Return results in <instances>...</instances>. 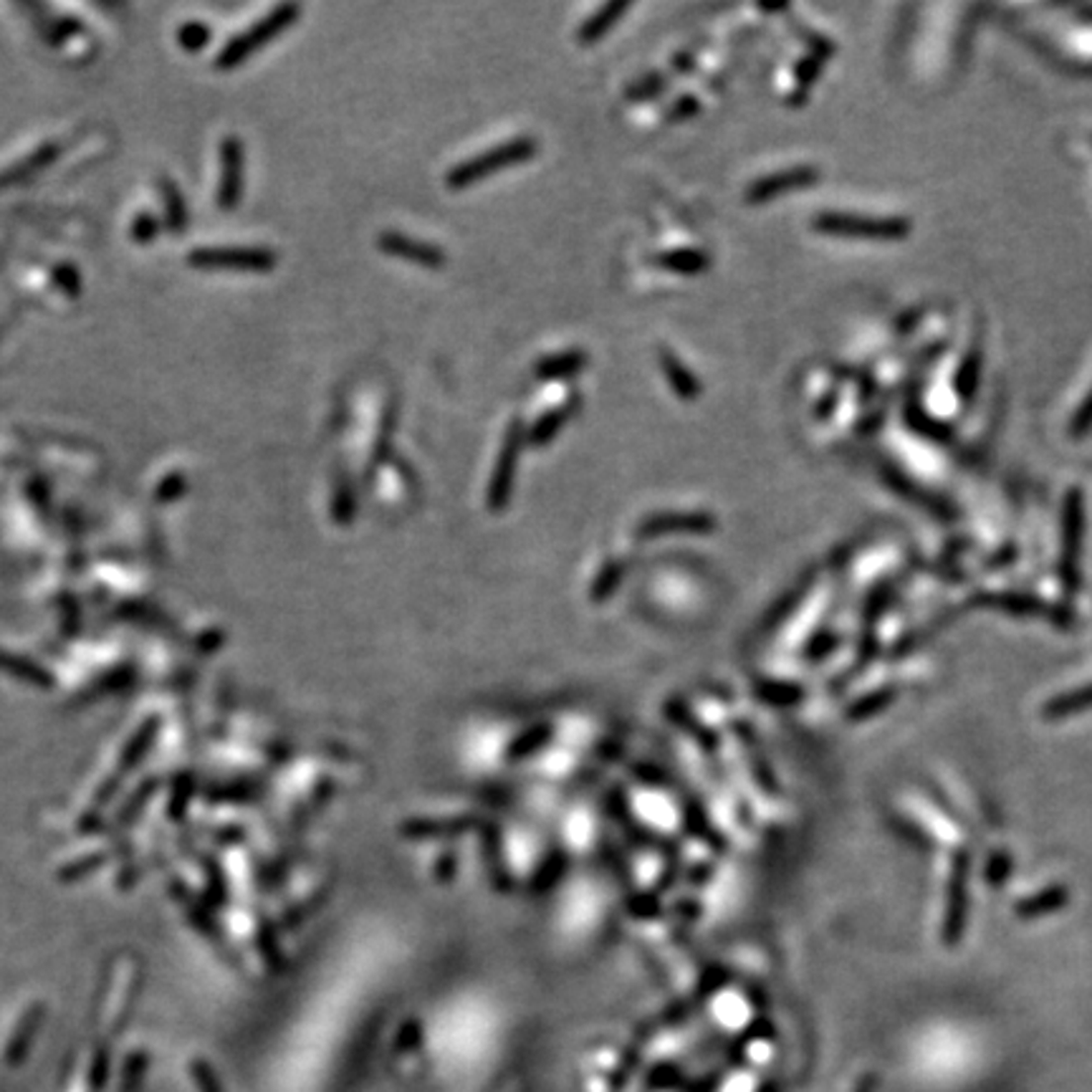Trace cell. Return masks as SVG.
<instances>
[{"instance_id": "obj_1", "label": "cell", "mask_w": 1092, "mask_h": 1092, "mask_svg": "<svg viewBox=\"0 0 1092 1092\" xmlns=\"http://www.w3.org/2000/svg\"><path fill=\"white\" fill-rule=\"evenodd\" d=\"M539 152V142L532 134H519V137H511L506 142L496 144L491 149H483L478 155L468 157V160L458 162L456 167H451L446 175V185L451 190H465L470 185L480 183V180L491 178L496 172L509 170V167L521 165V162H529Z\"/></svg>"}, {"instance_id": "obj_2", "label": "cell", "mask_w": 1092, "mask_h": 1092, "mask_svg": "<svg viewBox=\"0 0 1092 1092\" xmlns=\"http://www.w3.org/2000/svg\"><path fill=\"white\" fill-rule=\"evenodd\" d=\"M298 13H301V6H298V3H281V6L274 8V11L266 13L264 18H258L251 29H246L243 34H235L233 39L225 43L223 51L217 53L215 58V69L228 71V69H235V66H240V63L246 61L248 56H253L258 48H264L266 43H271V41L276 39V36L284 34L287 29H292V26L298 21Z\"/></svg>"}, {"instance_id": "obj_3", "label": "cell", "mask_w": 1092, "mask_h": 1092, "mask_svg": "<svg viewBox=\"0 0 1092 1092\" xmlns=\"http://www.w3.org/2000/svg\"><path fill=\"white\" fill-rule=\"evenodd\" d=\"M814 230L824 235H840V238H873V240H898L913 230L905 217H876L860 215V212H819L814 217Z\"/></svg>"}, {"instance_id": "obj_4", "label": "cell", "mask_w": 1092, "mask_h": 1092, "mask_svg": "<svg viewBox=\"0 0 1092 1092\" xmlns=\"http://www.w3.org/2000/svg\"><path fill=\"white\" fill-rule=\"evenodd\" d=\"M524 448H527V425H524V420L514 418L504 433L501 451H498L496 465H493L491 483H488V509L491 511H504L509 506Z\"/></svg>"}, {"instance_id": "obj_5", "label": "cell", "mask_w": 1092, "mask_h": 1092, "mask_svg": "<svg viewBox=\"0 0 1092 1092\" xmlns=\"http://www.w3.org/2000/svg\"><path fill=\"white\" fill-rule=\"evenodd\" d=\"M190 264L195 269L269 274L279 264V256L271 248H201L190 253Z\"/></svg>"}, {"instance_id": "obj_6", "label": "cell", "mask_w": 1092, "mask_h": 1092, "mask_svg": "<svg viewBox=\"0 0 1092 1092\" xmlns=\"http://www.w3.org/2000/svg\"><path fill=\"white\" fill-rule=\"evenodd\" d=\"M246 183V147L238 137H225L220 142V183H217V208L233 210L243 198Z\"/></svg>"}, {"instance_id": "obj_7", "label": "cell", "mask_w": 1092, "mask_h": 1092, "mask_svg": "<svg viewBox=\"0 0 1092 1092\" xmlns=\"http://www.w3.org/2000/svg\"><path fill=\"white\" fill-rule=\"evenodd\" d=\"M378 248L387 256L402 258V261H410L415 266H423V269H443L448 261L446 251L438 248L435 243L423 238H415L410 233H402V230H384L378 235Z\"/></svg>"}, {"instance_id": "obj_8", "label": "cell", "mask_w": 1092, "mask_h": 1092, "mask_svg": "<svg viewBox=\"0 0 1092 1092\" xmlns=\"http://www.w3.org/2000/svg\"><path fill=\"white\" fill-rule=\"evenodd\" d=\"M1082 527H1085V511H1082V493L1069 491L1064 498L1062 511V556H1059V572L1064 584L1077 582V559H1080Z\"/></svg>"}, {"instance_id": "obj_9", "label": "cell", "mask_w": 1092, "mask_h": 1092, "mask_svg": "<svg viewBox=\"0 0 1092 1092\" xmlns=\"http://www.w3.org/2000/svg\"><path fill=\"white\" fill-rule=\"evenodd\" d=\"M819 183V170L817 167H790V170H779L772 175H764L756 183H751V188L746 190V201L759 206V203H767L772 198H779L784 193H795V190L812 188Z\"/></svg>"}, {"instance_id": "obj_10", "label": "cell", "mask_w": 1092, "mask_h": 1092, "mask_svg": "<svg viewBox=\"0 0 1092 1092\" xmlns=\"http://www.w3.org/2000/svg\"><path fill=\"white\" fill-rule=\"evenodd\" d=\"M582 402H584L582 395H579V392H572V395L564 397V400H561L556 407H549L546 412H542V415H539V418L534 420L532 425H529L527 446H532V448L549 446L556 435L564 430V425L569 423L572 418H577L579 410H582Z\"/></svg>"}, {"instance_id": "obj_11", "label": "cell", "mask_w": 1092, "mask_h": 1092, "mask_svg": "<svg viewBox=\"0 0 1092 1092\" xmlns=\"http://www.w3.org/2000/svg\"><path fill=\"white\" fill-rule=\"evenodd\" d=\"M589 365V355L584 349H561L554 355L539 357L534 365V378L539 382H556V379H572Z\"/></svg>"}, {"instance_id": "obj_12", "label": "cell", "mask_w": 1092, "mask_h": 1092, "mask_svg": "<svg viewBox=\"0 0 1092 1092\" xmlns=\"http://www.w3.org/2000/svg\"><path fill=\"white\" fill-rule=\"evenodd\" d=\"M714 516L709 514H683V511H668V514H655L642 521V537H658V534H678V532H711L714 529Z\"/></svg>"}, {"instance_id": "obj_13", "label": "cell", "mask_w": 1092, "mask_h": 1092, "mask_svg": "<svg viewBox=\"0 0 1092 1092\" xmlns=\"http://www.w3.org/2000/svg\"><path fill=\"white\" fill-rule=\"evenodd\" d=\"M658 362H660V370H663L665 379H668L670 389H673L675 395L681 397V400H696V397H701V392H704V384H701V379L696 378V373H693L691 367L683 365L681 360H678V355H673L670 349H660L658 352Z\"/></svg>"}, {"instance_id": "obj_14", "label": "cell", "mask_w": 1092, "mask_h": 1092, "mask_svg": "<svg viewBox=\"0 0 1092 1092\" xmlns=\"http://www.w3.org/2000/svg\"><path fill=\"white\" fill-rule=\"evenodd\" d=\"M630 11V0H613V3H605V6L597 8L592 16L584 21L577 29V41L582 46H592L602 36H607L610 31L618 26L620 18Z\"/></svg>"}, {"instance_id": "obj_15", "label": "cell", "mask_w": 1092, "mask_h": 1092, "mask_svg": "<svg viewBox=\"0 0 1092 1092\" xmlns=\"http://www.w3.org/2000/svg\"><path fill=\"white\" fill-rule=\"evenodd\" d=\"M652 266L670 271V274L698 276L709 269L711 258L698 248H675V251H663L658 256H652Z\"/></svg>"}, {"instance_id": "obj_16", "label": "cell", "mask_w": 1092, "mask_h": 1092, "mask_svg": "<svg viewBox=\"0 0 1092 1092\" xmlns=\"http://www.w3.org/2000/svg\"><path fill=\"white\" fill-rule=\"evenodd\" d=\"M905 425H908L913 433L923 435V438H928V441L933 443H941V446L954 441V428H951L949 423H944V420L928 415L918 402H910V405L905 407Z\"/></svg>"}, {"instance_id": "obj_17", "label": "cell", "mask_w": 1092, "mask_h": 1092, "mask_svg": "<svg viewBox=\"0 0 1092 1092\" xmlns=\"http://www.w3.org/2000/svg\"><path fill=\"white\" fill-rule=\"evenodd\" d=\"M882 478H885L887 486L895 488L900 496L913 498V501H921V504H926V509H933V511H938V514L951 516V509H946V504L941 501V498H936V496H931V493L921 491V488H918V483H913V480L905 478V475L900 473L898 468H892V465H882Z\"/></svg>"}, {"instance_id": "obj_18", "label": "cell", "mask_w": 1092, "mask_h": 1092, "mask_svg": "<svg viewBox=\"0 0 1092 1092\" xmlns=\"http://www.w3.org/2000/svg\"><path fill=\"white\" fill-rule=\"evenodd\" d=\"M978 379H981V352H978V349H971V352L964 357V362L959 365V370H956L954 389H956V395H959V400L964 402L973 400V395H976V389H978Z\"/></svg>"}, {"instance_id": "obj_19", "label": "cell", "mask_w": 1092, "mask_h": 1092, "mask_svg": "<svg viewBox=\"0 0 1092 1092\" xmlns=\"http://www.w3.org/2000/svg\"><path fill=\"white\" fill-rule=\"evenodd\" d=\"M668 84L670 76L665 71H650V74H642L640 79H635L625 89V99H630V102H650V99L660 97L668 89Z\"/></svg>"}, {"instance_id": "obj_20", "label": "cell", "mask_w": 1092, "mask_h": 1092, "mask_svg": "<svg viewBox=\"0 0 1092 1092\" xmlns=\"http://www.w3.org/2000/svg\"><path fill=\"white\" fill-rule=\"evenodd\" d=\"M352 514H355V488H352L347 470H339L337 486H334V519L347 524Z\"/></svg>"}, {"instance_id": "obj_21", "label": "cell", "mask_w": 1092, "mask_h": 1092, "mask_svg": "<svg viewBox=\"0 0 1092 1092\" xmlns=\"http://www.w3.org/2000/svg\"><path fill=\"white\" fill-rule=\"evenodd\" d=\"M392 433H395V407H389V410L384 412L382 428H379L378 441H375V448H373V461H370L373 470L378 468V465H382L389 458V453H392Z\"/></svg>"}, {"instance_id": "obj_22", "label": "cell", "mask_w": 1092, "mask_h": 1092, "mask_svg": "<svg viewBox=\"0 0 1092 1092\" xmlns=\"http://www.w3.org/2000/svg\"><path fill=\"white\" fill-rule=\"evenodd\" d=\"M1087 433H1092V389L1085 395V400L1080 402L1072 420H1069V438L1080 441Z\"/></svg>"}, {"instance_id": "obj_23", "label": "cell", "mask_w": 1092, "mask_h": 1092, "mask_svg": "<svg viewBox=\"0 0 1092 1092\" xmlns=\"http://www.w3.org/2000/svg\"><path fill=\"white\" fill-rule=\"evenodd\" d=\"M824 58H827V56H822V53L809 51V56L801 58V63L797 66V81H799V86L804 89V92L814 84V79H817L819 71H822Z\"/></svg>"}, {"instance_id": "obj_24", "label": "cell", "mask_w": 1092, "mask_h": 1092, "mask_svg": "<svg viewBox=\"0 0 1092 1092\" xmlns=\"http://www.w3.org/2000/svg\"><path fill=\"white\" fill-rule=\"evenodd\" d=\"M180 43H183L188 51H198V48H206L210 43V29L203 24H188L180 29Z\"/></svg>"}, {"instance_id": "obj_25", "label": "cell", "mask_w": 1092, "mask_h": 1092, "mask_svg": "<svg viewBox=\"0 0 1092 1092\" xmlns=\"http://www.w3.org/2000/svg\"><path fill=\"white\" fill-rule=\"evenodd\" d=\"M698 109H701V102H698V97H693V94H683V97L675 99L673 107L665 112V120H670V122L688 120V117L698 115Z\"/></svg>"}, {"instance_id": "obj_26", "label": "cell", "mask_w": 1092, "mask_h": 1092, "mask_svg": "<svg viewBox=\"0 0 1092 1092\" xmlns=\"http://www.w3.org/2000/svg\"><path fill=\"white\" fill-rule=\"evenodd\" d=\"M167 210H170V223H172V228H175V230L185 228V220H188V212H185L183 195H180L178 190L172 188V185H167Z\"/></svg>"}, {"instance_id": "obj_27", "label": "cell", "mask_w": 1092, "mask_h": 1092, "mask_svg": "<svg viewBox=\"0 0 1092 1092\" xmlns=\"http://www.w3.org/2000/svg\"><path fill=\"white\" fill-rule=\"evenodd\" d=\"M193 1075H195V1082H198V1087H201V1092H220V1087H217L215 1077H212L208 1064H201V1062L195 1064Z\"/></svg>"}, {"instance_id": "obj_28", "label": "cell", "mask_w": 1092, "mask_h": 1092, "mask_svg": "<svg viewBox=\"0 0 1092 1092\" xmlns=\"http://www.w3.org/2000/svg\"><path fill=\"white\" fill-rule=\"evenodd\" d=\"M693 66H696V53L693 51H683L673 58L675 74H688V71H693Z\"/></svg>"}, {"instance_id": "obj_29", "label": "cell", "mask_w": 1092, "mask_h": 1092, "mask_svg": "<svg viewBox=\"0 0 1092 1092\" xmlns=\"http://www.w3.org/2000/svg\"><path fill=\"white\" fill-rule=\"evenodd\" d=\"M835 400H837V392H832V395L824 397L822 405H819V410H817V418H827V412L835 410Z\"/></svg>"}]
</instances>
